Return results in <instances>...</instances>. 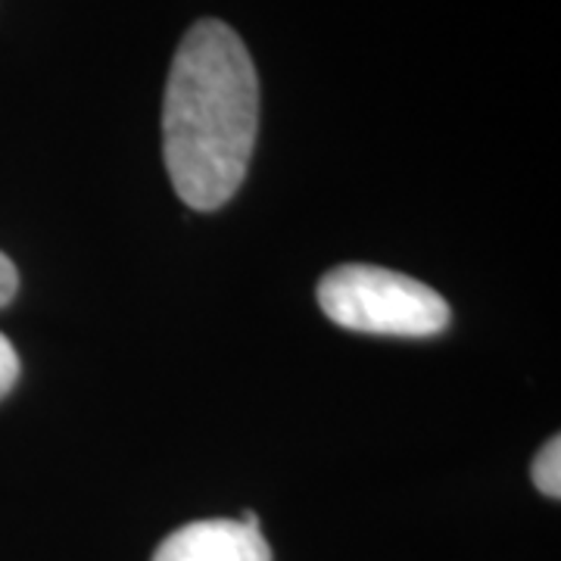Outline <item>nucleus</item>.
I'll return each instance as SVG.
<instances>
[{"instance_id": "obj_1", "label": "nucleus", "mask_w": 561, "mask_h": 561, "mask_svg": "<svg viewBox=\"0 0 561 561\" xmlns=\"http://www.w3.org/2000/svg\"><path fill=\"white\" fill-rule=\"evenodd\" d=\"M256 128L260 79L247 44L225 22H194L162 101L165 169L181 201L201 213L231 201L250 169Z\"/></svg>"}, {"instance_id": "obj_2", "label": "nucleus", "mask_w": 561, "mask_h": 561, "mask_svg": "<svg viewBox=\"0 0 561 561\" xmlns=\"http://www.w3.org/2000/svg\"><path fill=\"white\" fill-rule=\"evenodd\" d=\"M321 312L346 331L431 337L449 324V302L424 280L381 265H337L319 280Z\"/></svg>"}, {"instance_id": "obj_3", "label": "nucleus", "mask_w": 561, "mask_h": 561, "mask_svg": "<svg viewBox=\"0 0 561 561\" xmlns=\"http://www.w3.org/2000/svg\"><path fill=\"white\" fill-rule=\"evenodd\" d=\"M153 561H272L262 530L213 518L179 527L160 542Z\"/></svg>"}, {"instance_id": "obj_4", "label": "nucleus", "mask_w": 561, "mask_h": 561, "mask_svg": "<svg viewBox=\"0 0 561 561\" xmlns=\"http://www.w3.org/2000/svg\"><path fill=\"white\" fill-rule=\"evenodd\" d=\"M530 474H534V483L540 490L542 496H552L559 500L561 496V440L552 437V440L542 446L537 453V459L530 465Z\"/></svg>"}, {"instance_id": "obj_5", "label": "nucleus", "mask_w": 561, "mask_h": 561, "mask_svg": "<svg viewBox=\"0 0 561 561\" xmlns=\"http://www.w3.org/2000/svg\"><path fill=\"white\" fill-rule=\"evenodd\" d=\"M16 381H20V356L13 350V343L0 334V400L16 387Z\"/></svg>"}, {"instance_id": "obj_6", "label": "nucleus", "mask_w": 561, "mask_h": 561, "mask_svg": "<svg viewBox=\"0 0 561 561\" xmlns=\"http://www.w3.org/2000/svg\"><path fill=\"white\" fill-rule=\"evenodd\" d=\"M16 290H20V272H16L13 262L0 253V306H7V302L13 300Z\"/></svg>"}]
</instances>
